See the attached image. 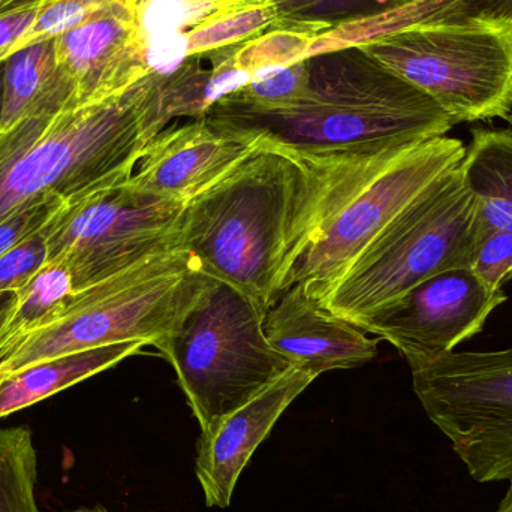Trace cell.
Returning a JSON list of instances; mask_svg holds the SVG:
<instances>
[{
	"label": "cell",
	"mask_w": 512,
	"mask_h": 512,
	"mask_svg": "<svg viewBox=\"0 0 512 512\" xmlns=\"http://www.w3.org/2000/svg\"><path fill=\"white\" fill-rule=\"evenodd\" d=\"M337 161L255 141L236 167L185 204L177 248L268 309L312 234Z\"/></svg>",
	"instance_id": "6da1fadb"
},
{
	"label": "cell",
	"mask_w": 512,
	"mask_h": 512,
	"mask_svg": "<svg viewBox=\"0 0 512 512\" xmlns=\"http://www.w3.org/2000/svg\"><path fill=\"white\" fill-rule=\"evenodd\" d=\"M309 89L283 108L262 110L230 98L206 119L243 140L274 144L301 155H357L444 137L450 116L408 81L361 48L307 57Z\"/></svg>",
	"instance_id": "7a4b0ae2"
},
{
	"label": "cell",
	"mask_w": 512,
	"mask_h": 512,
	"mask_svg": "<svg viewBox=\"0 0 512 512\" xmlns=\"http://www.w3.org/2000/svg\"><path fill=\"white\" fill-rule=\"evenodd\" d=\"M168 123L156 74L104 101L18 120L0 132V221L128 182Z\"/></svg>",
	"instance_id": "3957f363"
},
{
	"label": "cell",
	"mask_w": 512,
	"mask_h": 512,
	"mask_svg": "<svg viewBox=\"0 0 512 512\" xmlns=\"http://www.w3.org/2000/svg\"><path fill=\"white\" fill-rule=\"evenodd\" d=\"M465 153L463 141L444 135L340 155L318 221L286 274L282 291L304 283L321 297L408 204L460 167Z\"/></svg>",
	"instance_id": "277c9868"
},
{
	"label": "cell",
	"mask_w": 512,
	"mask_h": 512,
	"mask_svg": "<svg viewBox=\"0 0 512 512\" xmlns=\"http://www.w3.org/2000/svg\"><path fill=\"white\" fill-rule=\"evenodd\" d=\"M267 310L242 289L210 277L156 346L176 370L201 433L213 432L292 369L265 336Z\"/></svg>",
	"instance_id": "5b68a950"
},
{
	"label": "cell",
	"mask_w": 512,
	"mask_h": 512,
	"mask_svg": "<svg viewBox=\"0 0 512 512\" xmlns=\"http://www.w3.org/2000/svg\"><path fill=\"white\" fill-rule=\"evenodd\" d=\"M478 243V201L457 167L408 204L318 300L358 321L436 274L471 268Z\"/></svg>",
	"instance_id": "8992f818"
},
{
	"label": "cell",
	"mask_w": 512,
	"mask_h": 512,
	"mask_svg": "<svg viewBox=\"0 0 512 512\" xmlns=\"http://www.w3.org/2000/svg\"><path fill=\"white\" fill-rule=\"evenodd\" d=\"M210 277L194 256L176 249L75 292L53 324L0 354V376L36 361L113 343L156 348Z\"/></svg>",
	"instance_id": "52a82bcc"
},
{
	"label": "cell",
	"mask_w": 512,
	"mask_h": 512,
	"mask_svg": "<svg viewBox=\"0 0 512 512\" xmlns=\"http://www.w3.org/2000/svg\"><path fill=\"white\" fill-rule=\"evenodd\" d=\"M360 48L426 93L456 125L505 119L512 111L510 15H453Z\"/></svg>",
	"instance_id": "ba28073f"
},
{
	"label": "cell",
	"mask_w": 512,
	"mask_h": 512,
	"mask_svg": "<svg viewBox=\"0 0 512 512\" xmlns=\"http://www.w3.org/2000/svg\"><path fill=\"white\" fill-rule=\"evenodd\" d=\"M185 204L143 191L131 179L63 203L44 227L48 261L68 265L75 292L84 291L179 249Z\"/></svg>",
	"instance_id": "9c48e42d"
},
{
	"label": "cell",
	"mask_w": 512,
	"mask_h": 512,
	"mask_svg": "<svg viewBox=\"0 0 512 512\" xmlns=\"http://www.w3.org/2000/svg\"><path fill=\"white\" fill-rule=\"evenodd\" d=\"M433 424L478 483L512 478V348L451 352L411 370Z\"/></svg>",
	"instance_id": "30bf717a"
},
{
	"label": "cell",
	"mask_w": 512,
	"mask_h": 512,
	"mask_svg": "<svg viewBox=\"0 0 512 512\" xmlns=\"http://www.w3.org/2000/svg\"><path fill=\"white\" fill-rule=\"evenodd\" d=\"M505 301L504 289H490L471 268H456L424 280L354 324L391 343L417 370L477 336Z\"/></svg>",
	"instance_id": "8fae6325"
},
{
	"label": "cell",
	"mask_w": 512,
	"mask_h": 512,
	"mask_svg": "<svg viewBox=\"0 0 512 512\" xmlns=\"http://www.w3.org/2000/svg\"><path fill=\"white\" fill-rule=\"evenodd\" d=\"M53 41L75 107L111 98L150 74L132 0H117Z\"/></svg>",
	"instance_id": "7c38bea8"
},
{
	"label": "cell",
	"mask_w": 512,
	"mask_h": 512,
	"mask_svg": "<svg viewBox=\"0 0 512 512\" xmlns=\"http://www.w3.org/2000/svg\"><path fill=\"white\" fill-rule=\"evenodd\" d=\"M265 336L295 369L315 376L352 369L378 355V340L324 306L304 283L280 292L268 307Z\"/></svg>",
	"instance_id": "4fadbf2b"
},
{
	"label": "cell",
	"mask_w": 512,
	"mask_h": 512,
	"mask_svg": "<svg viewBox=\"0 0 512 512\" xmlns=\"http://www.w3.org/2000/svg\"><path fill=\"white\" fill-rule=\"evenodd\" d=\"M254 146L216 128L206 117L191 120L165 128L150 141L131 182L158 197L188 203L236 167Z\"/></svg>",
	"instance_id": "5bb4252c"
},
{
	"label": "cell",
	"mask_w": 512,
	"mask_h": 512,
	"mask_svg": "<svg viewBox=\"0 0 512 512\" xmlns=\"http://www.w3.org/2000/svg\"><path fill=\"white\" fill-rule=\"evenodd\" d=\"M318 376L289 369L251 402L228 415L213 432L201 433L195 474L209 508H228L243 469L274 424Z\"/></svg>",
	"instance_id": "9a60e30c"
},
{
	"label": "cell",
	"mask_w": 512,
	"mask_h": 512,
	"mask_svg": "<svg viewBox=\"0 0 512 512\" xmlns=\"http://www.w3.org/2000/svg\"><path fill=\"white\" fill-rule=\"evenodd\" d=\"M150 74L170 77L183 65L182 41L215 18L276 5L277 0H132Z\"/></svg>",
	"instance_id": "2e32d148"
},
{
	"label": "cell",
	"mask_w": 512,
	"mask_h": 512,
	"mask_svg": "<svg viewBox=\"0 0 512 512\" xmlns=\"http://www.w3.org/2000/svg\"><path fill=\"white\" fill-rule=\"evenodd\" d=\"M144 346L141 342H122L83 349L0 376V420L117 366L140 354Z\"/></svg>",
	"instance_id": "e0dca14e"
},
{
	"label": "cell",
	"mask_w": 512,
	"mask_h": 512,
	"mask_svg": "<svg viewBox=\"0 0 512 512\" xmlns=\"http://www.w3.org/2000/svg\"><path fill=\"white\" fill-rule=\"evenodd\" d=\"M69 107H75L74 93L57 66L53 39L15 51L6 59L0 132L24 117Z\"/></svg>",
	"instance_id": "ac0fdd59"
},
{
	"label": "cell",
	"mask_w": 512,
	"mask_h": 512,
	"mask_svg": "<svg viewBox=\"0 0 512 512\" xmlns=\"http://www.w3.org/2000/svg\"><path fill=\"white\" fill-rule=\"evenodd\" d=\"M460 168L478 201L480 239L512 233V129H472Z\"/></svg>",
	"instance_id": "d6986e66"
},
{
	"label": "cell",
	"mask_w": 512,
	"mask_h": 512,
	"mask_svg": "<svg viewBox=\"0 0 512 512\" xmlns=\"http://www.w3.org/2000/svg\"><path fill=\"white\" fill-rule=\"evenodd\" d=\"M481 11V0H403L384 11L349 23L339 24L313 39L307 57L343 48L364 47L391 33L400 32L427 21ZM306 57V59H307Z\"/></svg>",
	"instance_id": "ffe728a7"
},
{
	"label": "cell",
	"mask_w": 512,
	"mask_h": 512,
	"mask_svg": "<svg viewBox=\"0 0 512 512\" xmlns=\"http://www.w3.org/2000/svg\"><path fill=\"white\" fill-rule=\"evenodd\" d=\"M72 294L74 279L68 265L48 261L27 285L15 292L14 309L0 330V354L33 331L53 324Z\"/></svg>",
	"instance_id": "44dd1931"
},
{
	"label": "cell",
	"mask_w": 512,
	"mask_h": 512,
	"mask_svg": "<svg viewBox=\"0 0 512 512\" xmlns=\"http://www.w3.org/2000/svg\"><path fill=\"white\" fill-rule=\"evenodd\" d=\"M38 451L27 426L0 427V512H41Z\"/></svg>",
	"instance_id": "7402d4cb"
},
{
	"label": "cell",
	"mask_w": 512,
	"mask_h": 512,
	"mask_svg": "<svg viewBox=\"0 0 512 512\" xmlns=\"http://www.w3.org/2000/svg\"><path fill=\"white\" fill-rule=\"evenodd\" d=\"M276 5L243 9L215 18L191 30L182 41V60L239 45L270 30L276 23Z\"/></svg>",
	"instance_id": "603a6c76"
},
{
	"label": "cell",
	"mask_w": 512,
	"mask_h": 512,
	"mask_svg": "<svg viewBox=\"0 0 512 512\" xmlns=\"http://www.w3.org/2000/svg\"><path fill=\"white\" fill-rule=\"evenodd\" d=\"M309 89L307 59L282 68H268L258 72L246 86L225 98L249 107L273 110L295 104Z\"/></svg>",
	"instance_id": "cb8c5ba5"
},
{
	"label": "cell",
	"mask_w": 512,
	"mask_h": 512,
	"mask_svg": "<svg viewBox=\"0 0 512 512\" xmlns=\"http://www.w3.org/2000/svg\"><path fill=\"white\" fill-rule=\"evenodd\" d=\"M318 35L289 29H270L254 39L236 45L234 60L243 72L254 77L268 68H282L307 57Z\"/></svg>",
	"instance_id": "d4e9b609"
},
{
	"label": "cell",
	"mask_w": 512,
	"mask_h": 512,
	"mask_svg": "<svg viewBox=\"0 0 512 512\" xmlns=\"http://www.w3.org/2000/svg\"><path fill=\"white\" fill-rule=\"evenodd\" d=\"M116 2L117 0H44L29 35L21 42L18 50L57 38Z\"/></svg>",
	"instance_id": "484cf974"
},
{
	"label": "cell",
	"mask_w": 512,
	"mask_h": 512,
	"mask_svg": "<svg viewBox=\"0 0 512 512\" xmlns=\"http://www.w3.org/2000/svg\"><path fill=\"white\" fill-rule=\"evenodd\" d=\"M44 228L0 256V294L17 292L47 264Z\"/></svg>",
	"instance_id": "4316f807"
},
{
	"label": "cell",
	"mask_w": 512,
	"mask_h": 512,
	"mask_svg": "<svg viewBox=\"0 0 512 512\" xmlns=\"http://www.w3.org/2000/svg\"><path fill=\"white\" fill-rule=\"evenodd\" d=\"M471 270L490 289H504V283L512 277V233H492L481 237Z\"/></svg>",
	"instance_id": "83f0119b"
},
{
	"label": "cell",
	"mask_w": 512,
	"mask_h": 512,
	"mask_svg": "<svg viewBox=\"0 0 512 512\" xmlns=\"http://www.w3.org/2000/svg\"><path fill=\"white\" fill-rule=\"evenodd\" d=\"M65 201L47 200L27 209L17 210L0 221V256L39 233L51 221Z\"/></svg>",
	"instance_id": "f1b7e54d"
},
{
	"label": "cell",
	"mask_w": 512,
	"mask_h": 512,
	"mask_svg": "<svg viewBox=\"0 0 512 512\" xmlns=\"http://www.w3.org/2000/svg\"><path fill=\"white\" fill-rule=\"evenodd\" d=\"M44 0H30L0 15V63L6 62L29 35Z\"/></svg>",
	"instance_id": "f546056e"
},
{
	"label": "cell",
	"mask_w": 512,
	"mask_h": 512,
	"mask_svg": "<svg viewBox=\"0 0 512 512\" xmlns=\"http://www.w3.org/2000/svg\"><path fill=\"white\" fill-rule=\"evenodd\" d=\"M481 11L512 17V0H481Z\"/></svg>",
	"instance_id": "4dcf8cb0"
},
{
	"label": "cell",
	"mask_w": 512,
	"mask_h": 512,
	"mask_svg": "<svg viewBox=\"0 0 512 512\" xmlns=\"http://www.w3.org/2000/svg\"><path fill=\"white\" fill-rule=\"evenodd\" d=\"M15 300H17L15 292L0 294V330H2L3 325L6 324L9 315H11L12 309L15 306Z\"/></svg>",
	"instance_id": "1f68e13d"
},
{
	"label": "cell",
	"mask_w": 512,
	"mask_h": 512,
	"mask_svg": "<svg viewBox=\"0 0 512 512\" xmlns=\"http://www.w3.org/2000/svg\"><path fill=\"white\" fill-rule=\"evenodd\" d=\"M27 2H30V0H0V15L6 14V12L12 11V9L18 8V6Z\"/></svg>",
	"instance_id": "d6a6232c"
},
{
	"label": "cell",
	"mask_w": 512,
	"mask_h": 512,
	"mask_svg": "<svg viewBox=\"0 0 512 512\" xmlns=\"http://www.w3.org/2000/svg\"><path fill=\"white\" fill-rule=\"evenodd\" d=\"M508 483H510V487H508L507 495L502 499L496 512H512V478Z\"/></svg>",
	"instance_id": "836d02e7"
},
{
	"label": "cell",
	"mask_w": 512,
	"mask_h": 512,
	"mask_svg": "<svg viewBox=\"0 0 512 512\" xmlns=\"http://www.w3.org/2000/svg\"><path fill=\"white\" fill-rule=\"evenodd\" d=\"M3 72H5V62L0 63V123H2L3 110Z\"/></svg>",
	"instance_id": "e575fe53"
},
{
	"label": "cell",
	"mask_w": 512,
	"mask_h": 512,
	"mask_svg": "<svg viewBox=\"0 0 512 512\" xmlns=\"http://www.w3.org/2000/svg\"><path fill=\"white\" fill-rule=\"evenodd\" d=\"M69 512H114L107 510V508L102 507V505H96V507H81L77 508V510L69 511Z\"/></svg>",
	"instance_id": "d590c367"
},
{
	"label": "cell",
	"mask_w": 512,
	"mask_h": 512,
	"mask_svg": "<svg viewBox=\"0 0 512 512\" xmlns=\"http://www.w3.org/2000/svg\"><path fill=\"white\" fill-rule=\"evenodd\" d=\"M504 120H505V122H507V123H508V125H510V128L512 129V111H511V113H510V114H508V116H507V117H505V119H504Z\"/></svg>",
	"instance_id": "8d00e7d4"
}]
</instances>
